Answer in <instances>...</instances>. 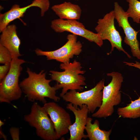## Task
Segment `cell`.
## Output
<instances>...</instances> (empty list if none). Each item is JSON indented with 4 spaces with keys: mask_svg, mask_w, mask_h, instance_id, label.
I'll use <instances>...</instances> for the list:
<instances>
[{
    "mask_svg": "<svg viewBox=\"0 0 140 140\" xmlns=\"http://www.w3.org/2000/svg\"><path fill=\"white\" fill-rule=\"evenodd\" d=\"M26 72L28 77L20 82L19 85L29 101H39L44 104L46 102V97L55 102L59 101L60 97L56 95L58 89L55 85L50 86V83L52 80L46 78V73L44 70L37 73L27 68Z\"/></svg>",
    "mask_w": 140,
    "mask_h": 140,
    "instance_id": "1",
    "label": "cell"
},
{
    "mask_svg": "<svg viewBox=\"0 0 140 140\" xmlns=\"http://www.w3.org/2000/svg\"><path fill=\"white\" fill-rule=\"evenodd\" d=\"M60 67L63 71L51 70L50 73L51 80L58 82L55 85L58 90L62 88L60 96L62 97L69 90L82 91V86L86 84L85 78L82 74L85 71L81 70L80 63L75 60L72 62L61 63Z\"/></svg>",
    "mask_w": 140,
    "mask_h": 140,
    "instance_id": "2",
    "label": "cell"
},
{
    "mask_svg": "<svg viewBox=\"0 0 140 140\" xmlns=\"http://www.w3.org/2000/svg\"><path fill=\"white\" fill-rule=\"evenodd\" d=\"M107 75L111 77L112 80L107 86H104L102 104L98 110L92 115L93 117L105 118L111 116L114 111V106L121 102L120 90L123 81L122 74L113 72Z\"/></svg>",
    "mask_w": 140,
    "mask_h": 140,
    "instance_id": "3",
    "label": "cell"
},
{
    "mask_svg": "<svg viewBox=\"0 0 140 140\" xmlns=\"http://www.w3.org/2000/svg\"><path fill=\"white\" fill-rule=\"evenodd\" d=\"M26 62L18 58L12 59L8 73L0 81L1 103H10L21 97L23 92L19 83V78L23 69L21 65Z\"/></svg>",
    "mask_w": 140,
    "mask_h": 140,
    "instance_id": "4",
    "label": "cell"
},
{
    "mask_svg": "<svg viewBox=\"0 0 140 140\" xmlns=\"http://www.w3.org/2000/svg\"><path fill=\"white\" fill-rule=\"evenodd\" d=\"M24 120L36 130L37 135L45 140H57L53 122L43 107L34 102L31 111L24 116Z\"/></svg>",
    "mask_w": 140,
    "mask_h": 140,
    "instance_id": "5",
    "label": "cell"
},
{
    "mask_svg": "<svg viewBox=\"0 0 140 140\" xmlns=\"http://www.w3.org/2000/svg\"><path fill=\"white\" fill-rule=\"evenodd\" d=\"M104 81L102 80L92 89L79 93L76 90H70L62 97L66 102L72 103L76 107L81 108L83 104L87 105L89 113H93L96 108L101 106Z\"/></svg>",
    "mask_w": 140,
    "mask_h": 140,
    "instance_id": "6",
    "label": "cell"
},
{
    "mask_svg": "<svg viewBox=\"0 0 140 140\" xmlns=\"http://www.w3.org/2000/svg\"><path fill=\"white\" fill-rule=\"evenodd\" d=\"M115 15L114 10L105 15L102 18L99 19L95 29L102 40H107L110 42L111 48L109 54L115 47L119 51H122L129 58L131 56L123 49L122 46V39L114 25Z\"/></svg>",
    "mask_w": 140,
    "mask_h": 140,
    "instance_id": "7",
    "label": "cell"
},
{
    "mask_svg": "<svg viewBox=\"0 0 140 140\" xmlns=\"http://www.w3.org/2000/svg\"><path fill=\"white\" fill-rule=\"evenodd\" d=\"M66 43L62 46L56 50L44 51L37 48L35 50L38 56L46 57L47 60H55L62 63L70 62V59L74 55H79L81 52L82 45L77 40V36L71 34L67 35Z\"/></svg>",
    "mask_w": 140,
    "mask_h": 140,
    "instance_id": "8",
    "label": "cell"
},
{
    "mask_svg": "<svg viewBox=\"0 0 140 140\" xmlns=\"http://www.w3.org/2000/svg\"><path fill=\"white\" fill-rule=\"evenodd\" d=\"M51 27L56 32H68L83 37L91 42H94L100 47L103 44V40L97 33L86 29L82 23L77 20L55 19L51 21Z\"/></svg>",
    "mask_w": 140,
    "mask_h": 140,
    "instance_id": "9",
    "label": "cell"
},
{
    "mask_svg": "<svg viewBox=\"0 0 140 140\" xmlns=\"http://www.w3.org/2000/svg\"><path fill=\"white\" fill-rule=\"evenodd\" d=\"M115 19L119 27L122 28L125 34L124 42L130 47L133 56L140 60L139 43L137 35L139 31H136L132 27L128 21V17L123 8L117 2L114 3Z\"/></svg>",
    "mask_w": 140,
    "mask_h": 140,
    "instance_id": "10",
    "label": "cell"
},
{
    "mask_svg": "<svg viewBox=\"0 0 140 140\" xmlns=\"http://www.w3.org/2000/svg\"><path fill=\"white\" fill-rule=\"evenodd\" d=\"M43 107L53 123L56 139L67 134L72 124L68 113L54 102H46Z\"/></svg>",
    "mask_w": 140,
    "mask_h": 140,
    "instance_id": "11",
    "label": "cell"
},
{
    "mask_svg": "<svg viewBox=\"0 0 140 140\" xmlns=\"http://www.w3.org/2000/svg\"><path fill=\"white\" fill-rule=\"evenodd\" d=\"M50 6L49 0H34L31 4L21 8L18 4L13 5L8 11L0 14V32H1L11 22L23 17L27 9L32 7H37L40 9L41 15L43 16L48 9Z\"/></svg>",
    "mask_w": 140,
    "mask_h": 140,
    "instance_id": "12",
    "label": "cell"
},
{
    "mask_svg": "<svg viewBox=\"0 0 140 140\" xmlns=\"http://www.w3.org/2000/svg\"><path fill=\"white\" fill-rule=\"evenodd\" d=\"M66 108L72 111L74 114L75 120L74 122L69 127L70 133L68 140H81L86 139L87 135L84 131L86 125L89 110L87 105L83 104L81 108H76L70 103L67 104Z\"/></svg>",
    "mask_w": 140,
    "mask_h": 140,
    "instance_id": "13",
    "label": "cell"
},
{
    "mask_svg": "<svg viewBox=\"0 0 140 140\" xmlns=\"http://www.w3.org/2000/svg\"><path fill=\"white\" fill-rule=\"evenodd\" d=\"M1 33L0 44L9 50L12 59L21 56L19 51L21 41L17 33L16 25H8Z\"/></svg>",
    "mask_w": 140,
    "mask_h": 140,
    "instance_id": "14",
    "label": "cell"
},
{
    "mask_svg": "<svg viewBox=\"0 0 140 140\" xmlns=\"http://www.w3.org/2000/svg\"><path fill=\"white\" fill-rule=\"evenodd\" d=\"M51 9L59 18L63 19L77 20L80 18L82 13L79 5L69 2L54 5Z\"/></svg>",
    "mask_w": 140,
    "mask_h": 140,
    "instance_id": "15",
    "label": "cell"
},
{
    "mask_svg": "<svg viewBox=\"0 0 140 140\" xmlns=\"http://www.w3.org/2000/svg\"><path fill=\"white\" fill-rule=\"evenodd\" d=\"M92 118L88 117L85 130L87 133V135L90 140H109V137L112 129L108 131L102 130L99 127V123L97 120L92 124Z\"/></svg>",
    "mask_w": 140,
    "mask_h": 140,
    "instance_id": "16",
    "label": "cell"
},
{
    "mask_svg": "<svg viewBox=\"0 0 140 140\" xmlns=\"http://www.w3.org/2000/svg\"><path fill=\"white\" fill-rule=\"evenodd\" d=\"M118 115L123 118H136L140 117V97L124 107H119L117 110Z\"/></svg>",
    "mask_w": 140,
    "mask_h": 140,
    "instance_id": "17",
    "label": "cell"
},
{
    "mask_svg": "<svg viewBox=\"0 0 140 140\" xmlns=\"http://www.w3.org/2000/svg\"><path fill=\"white\" fill-rule=\"evenodd\" d=\"M126 1L129 3L126 12L128 17L131 18L134 22L140 23V2L137 0Z\"/></svg>",
    "mask_w": 140,
    "mask_h": 140,
    "instance_id": "18",
    "label": "cell"
},
{
    "mask_svg": "<svg viewBox=\"0 0 140 140\" xmlns=\"http://www.w3.org/2000/svg\"><path fill=\"white\" fill-rule=\"evenodd\" d=\"M12 58L9 50L0 44V63L3 64L11 63Z\"/></svg>",
    "mask_w": 140,
    "mask_h": 140,
    "instance_id": "19",
    "label": "cell"
},
{
    "mask_svg": "<svg viewBox=\"0 0 140 140\" xmlns=\"http://www.w3.org/2000/svg\"><path fill=\"white\" fill-rule=\"evenodd\" d=\"M11 63H6L0 66V81L3 79L10 68Z\"/></svg>",
    "mask_w": 140,
    "mask_h": 140,
    "instance_id": "20",
    "label": "cell"
},
{
    "mask_svg": "<svg viewBox=\"0 0 140 140\" xmlns=\"http://www.w3.org/2000/svg\"><path fill=\"white\" fill-rule=\"evenodd\" d=\"M9 132L12 140L19 139V128L15 127H12L10 129Z\"/></svg>",
    "mask_w": 140,
    "mask_h": 140,
    "instance_id": "21",
    "label": "cell"
},
{
    "mask_svg": "<svg viewBox=\"0 0 140 140\" xmlns=\"http://www.w3.org/2000/svg\"><path fill=\"white\" fill-rule=\"evenodd\" d=\"M123 62L125 63L126 65L129 66L134 67L140 69V62L138 61H136L135 63L129 62Z\"/></svg>",
    "mask_w": 140,
    "mask_h": 140,
    "instance_id": "22",
    "label": "cell"
},
{
    "mask_svg": "<svg viewBox=\"0 0 140 140\" xmlns=\"http://www.w3.org/2000/svg\"><path fill=\"white\" fill-rule=\"evenodd\" d=\"M4 123L1 120L0 121V137L1 138H3L4 140H7V137L4 134L3 131L2 130L1 127L4 124Z\"/></svg>",
    "mask_w": 140,
    "mask_h": 140,
    "instance_id": "23",
    "label": "cell"
},
{
    "mask_svg": "<svg viewBox=\"0 0 140 140\" xmlns=\"http://www.w3.org/2000/svg\"><path fill=\"white\" fill-rule=\"evenodd\" d=\"M75 0V1H79V0Z\"/></svg>",
    "mask_w": 140,
    "mask_h": 140,
    "instance_id": "24",
    "label": "cell"
},
{
    "mask_svg": "<svg viewBox=\"0 0 140 140\" xmlns=\"http://www.w3.org/2000/svg\"></svg>",
    "mask_w": 140,
    "mask_h": 140,
    "instance_id": "25",
    "label": "cell"
}]
</instances>
